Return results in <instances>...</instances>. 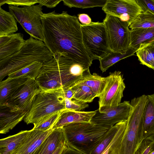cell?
<instances>
[{"label":"cell","instance_id":"obj_41","mask_svg":"<svg viewBox=\"0 0 154 154\" xmlns=\"http://www.w3.org/2000/svg\"><path fill=\"white\" fill-rule=\"evenodd\" d=\"M146 138L154 142V133L151 134Z\"/></svg>","mask_w":154,"mask_h":154},{"label":"cell","instance_id":"obj_27","mask_svg":"<svg viewBox=\"0 0 154 154\" xmlns=\"http://www.w3.org/2000/svg\"><path fill=\"white\" fill-rule=\"evenodd\" d=\"M43 63L36 62L20 70L9 74L11 78L23 77L35 80L38 75Z\"/></svg>","mask_w":154,"mask_h":154},{"label":"cell","instance_id":"obj_20","mask_svg":"<svg viewBox=\"0 0 154 154\" xmlns=\"http://www.w3.org/2000/svg\"><path fill=\"white\" fill-rule=\"evenodd\" d=\"M29 130L21 131L18 133L0 140V154H11L23 142Z\"/></svg>","mask_w":154,"mask_h":154},{"label":"cell","instance_id":"obj_21","mask_svg":"<svg viewBox=\"0 0 154 154\" xmlns=\"http://www.w3.org/2000/svg\"><path fill=\"white\" fill-rule=\"evenodd\" d=\"M137 51L130 47L124 51H111L99 59L100 68L103 72H105L109 67L120 60L134 55Z\"/></svg>","mask_w":154,"mask_h":154},{"label":"cell","instance_id":"obj_40","mask_svg":"<svg viewBox=\"0 0 154 154\" xmlns=\"http://www.w3.org/2000/svg\"><path fill=\"white\" fill-rule=\"evenodd\" d=\"M66 145L65 140L60 143L58 147L53 154H60Z\"/></svg>","mask_w":154,"mask_h":154},{"label":"cell","instance_id":"obj_22","mask_svg":"<svg viewBox=\"0 0 154 154\" xmlns=\"http://www.w3.org/2000/svg\"><path fill=\"white\" fill-rule=\"evenodd\" d=\"M154 133V94L147 95L144 113L143 137L146 138Z\"/></svg>","mask_w":154,"mask_h":154},{"label":"cell","instance_id":"obj_15","mask_svg":"<svg viewBox=\"0 0 154 154\" xmlns=\"http://www.w3.org/2000/svg\"><path fill=\"white\" fill-rule=\"evenodd\" d=\"M25 40L20 32L0 36V60L19 51Z\"/></svg>","mask_w":154,"mask_h":154},{"label":"cell","instance_id":"obj_24","mask_svg":"<svg viewBox=\"0 0 154 154\" xmlns=\"http://www.w3.org/2000/svg\"><path fill=\"white\" fill-rule=\"evenodd\" d=\"M136 53L140 64L154 71V41L141 45Z\"/></svg>","mask_w":154,"mask_h":154},{"label":"cell","instance_id":"obj_30","mask_svg":"<svg viewBox=\"0 0 154 154\" xmlns=\"http://www.w3.org/2000/svg\"><path fill=\"white\" fill-rule=\"evenodd\" d=\"M122 122L110 128L102 140L94 148L90 154H101L110 143L118 131Z\"/></svg>","mask_w":154,"mask_h":154},{"label":"cell","instance_id":"obj_29","mask_svg":"<svg viewBox=\"0 0 154 154\" xmlns=\"http://www.w3.org/2000/svg\"><path fill=\"white\" fill-rule=\"evenodd\" d=\"M152 28H154V13L147 9L140 14L129 26L131 29Z\"/></svg>","mask_w":154,"mask_h":154},{"label":"cell","instance_id":"obj_12","mask_svg":"<svg viewBox=\"0 0 154 154\" xmlns=\"http://www.w3.org/2000/svg\"><path fill=\"white\" fill-rule=\"evenodd\" d=\"M40 90L35 80L28 78L25 84L5 104L27 113L30 109L36 95Z\"/></svg>","mask_w":154,"mask_h":154},{"label":"cell","instance_id":"obj_4","mask_svg":"<svg viewBox=\"0 0 154 154\" xmlns=\"http://www.w3.org/2000/svg\"><path fill=\"white\" fill-rule=\"evenodd\" d=\"M147 100V95L145 94L131 100L132 108L127 120L120 154H135L145 139L144 113Z\"/></svg>","mask_w":154,"mask_h":154},{"label":"cell","instance_id":"obj_35","mask_svg":"<svg viewBox=\"0 0 154 154\" xmlns=\"http://www.w3.org/2000/svg\"><path fill=\"white\" fill-rule=\"evenodd\" d=\"M154 150V142L147 138L142 141L139 149L140 154H150Z\"/></svg>","mask_w":154,"mask_h":154},{"label":"cell","instance_id":"obj_6","mask_svg":"<svg viewBox=\"0 0 154 154\" xmlns=\"http://www.w3.org/2000/svg\"><path fill=\"white\" fill-rule=\"evenodd\" d=\"M83 43L91 60H98L111 51L103 22H92L88 25L81 24Z\"/></svg>","mask_w":154,"mask_h":154},{"label":"cell","instance_id":"obj_34","mask_svg":"<svg viewBox=\"0 0 154 154\" xmlns=\"http://www.w3.org/2000/svg\"><path fill=\"white\" fill-rule=\"evenodd\" d=\"M38 3V0H0V7L5 4L17 7L27 6Z\"/></svg>","mask_w":154,"mask_h":154},{"label":"cell","instance_id":"obj_3","mask_svg":"<svg viewBox=\"0 0 154 154\" xmlns=\"http://www.w3.org/2000/svg\"><path fill=\"white\" fill-rule=\"evenodd\" d=\"M110 128L90 122L71 123L62 127L66 145L83 154H90Z\"/></svg>","mask_w":154,"mask_h":154},{"label":"cell","instance_id":"obj_37","mask_svg":"<svg viewBox=\"0 0 154 154\" xmlns=\"http://www.w3.org/2000/svg\"><path fill=\"white\" fill-rule=\"evenodd\" d=\"M62 0H38L39 4L42 6H44L49 8L55 7Z\"/></svg>","mask_w":154,"mask_h":154},{"label":"cell","instance_id":"obj_25","mask_svg":"<svg viewBox=\"0 0 154 154\" xmlns=\"http://www.w3.org/2000/svg\"><path fill=\"white\" fill-rule=\"evenodd\" d=\"M107 81V77H103L96 73H94L93 75L91 74L85 78L78 83L89 87L94 92L96 97H99L104 90Z\"/></svg>","mask_w":154,"mask_h":154},{"label":"cell","instance_id":"obj_2","mask_svg":"<svg viewBox=\"0 0 154 154\" xmlns=\"http://www.w3.org/2000/svg\"><path fill=\"white\" fill-rule=\"evenodd\" d=\"M53 57L43 42L30 37L19 51L0 60V82L9 74L36 62L44 63Z\"/></svg>","mask_w":154,"mask_h":154},{"label":"cell","instance_id":"obj_8","mask_svg":"<svg viewBox=\"0 0 154 154\" xmlns=\"http://www.w3.org/2000/svg\"><path fill=\"white\" fill-rule=\"evenodd\" d=\"M103 20L111 51L122 52L129 48V25L119 18L106 14Z\"/></svg>","mask_w":154,"mask_h":154},{"label":"cell","instance_id":"obj_11","mask_svg":"<svg viewBox=\"0 0 154 154\" xmlns=\"http://www.w3.org/2000/svg\"><path fill=\"white\" fill-rule=\"evenodd\" d=\"M107 77L106 86L99 97V107L117 105L123 97L125 85L122 72L116 71L110 72Z\"/></svg>","mask_w":154,"mask_h":154},{"label":"cell","instance_id":"obj_18","mask_svg":"<svg viewBox=\"0 0 154 154\" xmlns=\"http://www.w3.org/2000/svg\"><path fill=\"white\" fill-rule=\"evenodd\" d=\"M23 77L11 78L8 77L0 82V105L5 104L12 96L27 81Z\"/></svg>","mask_w":154,"mask_h":154},{"label":"cell","instance_id":"obj_32","mask_svg":"<svg viewBox=\"0 0 154 154\" xmlns=\"http://www.w3.org/2000/svg\"><path fill=\"white\" fill-rule=\"evenodd\" d=\"M60 112V111L54 113L44 122L37 125L34 126L33 128L44 131L52 129L59 119Z\"/></svg>","mask_w":154,"mask_h":154},{"label":"cell","instance_id":"obj_16","mask_svg":"<svg viewBox=\"0 0 154 154\" xmlns=\"http://www.w3.org/2000/svg\"><path fill=\"white\" fill-rule=\"evenodd\" d=\"M96 113L91 112L76 111L66 109L60 111V117L52 129L62 128L68 124L83 122H90Z\"/></svg>","mask_w":154,"mask_h":154},{"label":"cell","instance_id":"obj_1","mask_svg":"<svg viewBox=\"0 0 154 154\" xmlns=\"http://www.w3.org/2000/svg\"><path fill=\"white\" fill-rule=\"evenodd\" d=\"M43 42L53 54H59L89 66L92 63L82 40L78 17L63 11L43 13Z\"/></svg>","mask_w":154,"mask_h":154},{"label":"cell","instance_id":"obj_14","mask_svg":"<svg viewBox=\"0 0 154 154\" xmlns=\"http://www.w3.org/2000/svg\"><path fill=\"white\" fill-rule=\"evenodd\" d=\"M53 130L44 131L33 128L29 130L23 142L11 154H33Z\"/></svg>","mask_w":154,"mask_h":154},{"label":"cell","instance_id":"obj_5","mask_svg":"<svg viewBox=\"0 0 154 154\" xmlns=\"http://www.w3.org/2000/svg\"><path fill=\"white\" fill-rule=\"evenodd\" d=\"M63 88L43 90L36 95L31 108L23 120L27 124L37 125L54 113L66 109Z\"/></svg>","mask_w":154,"mask_h":154},{"label":"cell","instance_id":"obj_33","mask_svg":"<svg viewBox=\"0 0 154 154\" xmlns=\"http://www.w3.org/2000/svg\"><path fill=\"white\" fill-rule=\"evenodd\" d=\"M65 105L66 109L76 111H82L89 106L87 103L67 98L65 99Z\"/></svg>","mask_w":154,"mask_h":154},{"label":"cell","instance_id":"obj_43","mask_svg":"<svg viewBox=\"0 0 154 154\" xmlns=\"http://www.w3.org/2000/svg\"><path fill=\"white\" fill-rule=\"evenodd\" d=\"M150 154H154V150L151 152Z\"/></svg>","mask_w":154,"mask_h":154},{"label":"cell","instance_id":"obj_26","mask_svg":"<svg viewBox=\"0 0 154 154\" xmlns=\"http://www.w3.org/2000/svg\"><path fill=\"white\" fill-rule=\"evenodd\" d=\"M127 121L121 125L112 140L101 154H120L122 140L125 133Z\"/></svg>","mask_w":154,"mask_h":154},{"label":"cell","instance_id":"obj_36","mask_svg":"<svg viewBox=\"0 0 154 154\" xmlns=\"http://www.w3.org/2000/svg\"><path fill=\"white\" fill-rule=\"evenodd\" d=\"M143 10H149L154 13V0H137Z\"/></svg>","mask_w":154,"mask_h":154},{"label":"cell","instance_id":"obj_42","mask_svg":"<svg viewBox=\"0 0 154 154\" xmlns=\"http://www.w3.org/2000/svg\"><path fill=\"white\" fill-rule=\"evenodd\" d=\"M135 154H140L139 151L138 150L137 151Z\"/></svg>","mask_w":154,"mask_h":154},{"label":"cell","instance_id":"obj_38","mask_svg":"<svg viewBox=\"0 0 154 154\" xmlns=\"http://www.w3.org/2000/svg\"><path fill=\"white\" fill-rule=\"evenodd\" d=\"M78 19L82 24L88 25L92 22L90 17L86 14H79L78 15Z\"/></svg>","mask_w":154,"mask_h":154},{"label":"cell","instance_id":"obj_10","mask_svg":"<svg viewBox=\"0 0 154 154\" xmlns=\"http://www.w3.org/2000/svg\"><path fill=\"white\" fill-rule=\"evenodd\" d=\"M102 9L106 14L127 22L129 26L144 11L137 0H107Z\"/></svg>","mask_w":154,"mask_h":154},{"label":"cell","instance_id":"obj_39","mask_svg":"<svg viewBox=\"0 0 154 154\" xmlns=\"http://www.w3.org/2000/svg\"><path fill=\"white\" fill-rule=\"evenodd\" d=\"M60 154H83L80 152L67 146H65Z\"/></svg>","mask_w":154,"mask_h":154},{"label":"cell","instance_id":"obj_7","mask_svg":"<svg viewBox=\"0 0 154 154\" xmlns=\"http://www.w3.org/2000/svg\"><path fill=\"white\" fill-rule=\"evenodd\" d=\"M42 6L34 5L23 7L9 5V11L30 37L43 42L41 20Z\"/></svg>","mask_w":154,"mask_h":154},{"label":"cell","instance_id":"obj_13","mask_svg":"<svg viewBox=\"0 0 154 154\" xmlns=\"http://www.w3.org/2000/svg\"><path fill=\"white\" fill-rule=\"evenodd\" d=\"M27 113L5 104L0 105V133L5 134L23 120Z\"/></svg>","mask_w":154,"mask_h":154},{"label":"cell","instance_id":"obj_19","mask_svg":"<svg viewBox=\"0 0 154 154\" xmlns=\"http://www.w3.org/2000/svg\"><path fill=\"white\" fill-rule=\"evenodd\" d=\"M153 41H154V28L130 29L129 48L137 50L141 45Z\"/></svg>","mask_w":154,"mask_h":154},{"label":"cell","instance_id":"obj_28","mask_svg":"<svg viewBox=\"0 0 154 154\" xmlns=\"http://www.w3.org/2000/svg\"><path fill=\"white\" fill-rule=\"evenodd\" d=\"M70 88L74 91L73 99L85 103H91L96 97L91 89L86 85L78 83Z\"/></svg>","mask_w":154,"mask_h":154},{"label":"cell","instance_id":"obj_23","mask_svg":"<svg viewBox=\"0 0 154 154\" xmlns=\"http://www.w3.org/2000/svg\"><path fill=\"white\" fill-rule=\"evenodd\" d=\"M18 30L17 21L14 16L0 7V36L15 33Z\"/></svg>","mask_w":154,"mask_h":154},{"label":"cell","instance_id":"obj_9","mask_svg":"<svg viewBox=\"0 0 154 154\" xmlns=\"http://www.w3.org/2000/svg\"><path fill=\"white\" fill-rule=\"evenodd\" d=\"M132 108L128 101L114 106L99 107L90 122L100 126L110 128L119 122L127 121Z\"/></svg>","mask_w":154,"mask_h":154},{"label":"cell","instance_id":"obj_17","mask_svg":"<svg viewBox=\"0 0 154 154\" xmlns=\"http://www.w3.org/2000/svg\"><path fill=\"white\" fill-rule=\"evenodd\" d=\"M64 140L62 127L53 129L33 154H53Z\"/></svg>","mask_w":154,"mask_h":154},{"label":"cell","instance_id":"obj_31","mask_svg":"<svg viewBox=\"0 0 154 154\" xmlns=\"http://www.w3.org/2000/svg\"><path fill=\"white\" fill-rule=\"evenodd\" d=\"M107 0H63L64 5L72 8L82 9L100 7L103 8Z\"/></svg>","mask_w":154,"mask_h":154}]
</instances>
